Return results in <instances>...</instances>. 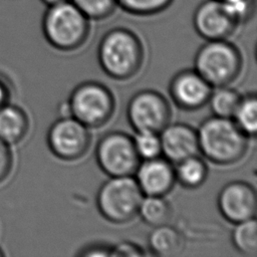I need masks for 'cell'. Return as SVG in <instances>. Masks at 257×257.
<instances>
[{
  "label": "cell",
  "instance_id": "cell-3",
  "mask_svg": "<svg viewBox=\"0 0 257 257\" xmlns=\"http://www.w3.org/2000/svg\"><path fill=\"white\" fill-rule=\"evenodd\" d=\"M46 41L60 51L80 48L89 35V19L70 1L47 6L41 22Z\"/></svg>",
  "mask_w": 257,
  "mask_h": 257
},
{
  "label": "cell",
  "instance_id": "cell-13",
  "mask_svg": "<svg viewBox=\"0 0 257 257\" xmlns=\"http://www.w3.org/2000/svg\"><path fill=\"white\" fill-rule=\"evenodd\" d=\"M136 181L145 196H165L176 184L175 168L166 158L143 160L136 172Z\"/></svg>",
  "mask_w": 257,
  "mask_h": 257
},
{
  "label": "cell",
  "instance_id": "cell-21",
  "mask_svg": "<svg viewBox=\"0 0 257 257\" xmlns=\"http://www.w3.org/2000/svg\"><path fill=\"white\" fill-rule=\"evenodd\" d=\"M240 130L250 139L257 132V100L255 93L242 95L239 105L232 117Z\"/></svg>",
  "mask_w": 257,
  "mask_h": 257
},
{
  "label": "cell",
  "instance_id": "cell-22",
  "mask_svg": "<svg viewBox=\"0 0 257 257\" xmlns=\"http://www.w3.org/2000/svg\"><path fill=\"white\" fill-rule=\"evenodd\" d=\"M173 0H116L117 6L133 15L150 16L166 10Z\"/></svg>",
  "mask_w": 257,
  "mask_h": 257
},
{
  "label": "cell",
  "instance_id": "cell-20",
  "mask_svg": "<svg viewBox=\"0 0 257 257\" xmlns=\"http://www.w3.org/2000/svg\"><path fill=\"white\" fill-rule=\"evenodd\" d=\"M231 241L234 248L244 255L257 253V223L255 218L234 224Z\"/></svg>",
  "mask_w": 257,
  "mask_h": 257
},
{
  "label": "cell",
  "instance_id": "cell-9",
  "mask_svg": "<svg viewBox=\"0 0 257 257\" xmlns=\"http://www.w3.org/2000/svg\"><path fill=\"white\" fill-rule=\"evenodd\" d=\"M47 146L59 160L73 162L82 158L90 145L88 127L71 115L60 116L49 126Z\"/></svg>",
  "mask_w": 257,
  "mask_h": 257
},
{
  "label": "cell",
  "instance_id": "cell-11",
  "mask_svg": "<svg viewBox=\"0 0 257 257\" xmlns=\"http://www.w3.org/2000/svg\"><path fill=\"white\" fill-rule=\"evenodd\" d=\"M196 32L206 40L229 38L238 24L226 11L221 0H204L193 14Z\"/></svg>",
  "mask_w": 257,
  "mask_h": 257
},
{
  "label": "cell",
  "instance_id": "cell-16",
  "mask_svg": "<svg viewBox=\"0 0 257 257\" xmlns=\"http://www.w3.org/2000/svg\"><path fill=\"white\" fill-rule=\"evenodd\" d=\"M148 245L154 255L174 257L185 248V240L179 230L169 224L154 227L148 238Z\"/></svg>",
  "mask_w": 257,
  "mask_h": 257
},
{
  "label": "cell",
  "instance_id": "cell-17",
  "mask_svg": "<svg viewBox=\"0 0 257 257\" xmlns=\"http://www.w3.org/2000/svg\"><path fill=\"white\" fill-rule=\"evenodd\" d=\"M176 165V182L186 189H197L207 180V165L203 159L198 157V155L187 158Z\"/></svg>",
  "mask_w": 257,
  "mask_h": 257
},
{
  "label": "cell",
  "instance_id": "cell-26",
  "mask_svg": "<svg viewBox=\"0 0 257 257\" xmlns=\"http://www.w3.org/2000/svg\"><path fill=\"white\" fill-rule=\"evenodd\" d=\"M13 166V155L10 146L0 140V183L7 179Z\"/></svg>",
  "mask_w": 257,
  "mask_h": 257
},
{
  "label": "cell",
  "instance_id": "cell-24",
  "mask_svg": "<svg viewBox=\"0 0 257 257\" xmlns=\"http://www.w3.org/2000/svg\"><path fill=\"white\" fill-rule=\"evenodd\" d=\"M89 20H102L110 16L117 6L116 0H70Z\"/></svg>",
  "mask_w": 257,
  "mask_h": 257
},
{
  "label": "cell",
  "instance_id": "cell-31",
  "mask_svg": "<svg viewBox=\"0 0 257 257\" xmlns=\"http://www.w3.org/2000/svg\"><path fill=\"white\" fill-rule=\"evenodd\" d=\"M2 256H4V252L0 249V257H2Z\"/></svg>",
  "mask_w": 257,
  "mask_h": 257
},
{
  "label": "cell",
  "instance_id": "cell-8",
  "mask_svg": "<svg viewBox=\"0 0 257 257\" xmlns=\"http://www.w3.org/2000/svg\"><path fill=\"white\" fill-rule=\"evenodd\" d=\"M126 116L136 132H160L170 122L171 107L167 98L157 90L143 89L127 102Z\"/></svg>",
  "mask_w": 257,
  "mask_h": 257
},
{
  "label": "cell",
  "instance_id": "cell-27",
  "mask_svg": "<svg viewBox=\"0 0 257 257\" xmlns=\"http://www.w3.org/2000/svg\"><path fill=\"white\" fill-rule=\"evenodd\" d=\"M112 256H142L145 254L144 250L133 242H120L115 246H111Z\"/></svg>",
  "mask_w": 257,
  "mask_h": 257
},
{
  "label": "cell",
  "instance_id": "cell-6",
  "mask_svg": "<svg viewBox=\"0 0 257 257\" xmlns=\"http://www.w3.org/2000/svg\"><path fill=\"white\" fill-rule=\"evenodd\" d=\"M69 114L88 128H97L112 117L115 100L110 89L97 81L78 84L67 100Z\"/></svg>",
  "mask_w": 257,
  "mask_h": 257
},
{
  "label": "cell",
  "instance_id": "cell-7",
  "mask_svg": "<svg viewBox=\"0 0 257 257\" xmlns=\"http://www.w3.org/2000/svg\"><path fill=\"white\" fill-rule=\"evenodd\" d=\"M95 159L108 177L133 176L141 163L133 138L118 131L108 132L97 142Z\"/></svg>",
  "mask_w": 257,
  "mask_h": 257
},
{
  "label": "cell",
  "instance_id": "cell-29",
  "mask_svg": "<svg viewBox=\"0 0 257 257\" xmlns=\"http://www.w3.org/2000/svg\"><path fill=\"white\" fill-rule=\"evenodd\" d=\"M10 99V88L7 82L0 78V107L9 102Z\"/></svg>",
  "mask_w": 257,
  "mask_h": 257
},
{
  "label": "cell",
  "instance_id": "cell-15",
  "mask_svg": "<svg viewBox=\"0 0 257 257\" xmlns=\"http://www.w3.org/2000/svg\"><path fill=\"white\" fill-rule=\"evenodd\" d=\"M29 130V118L18 105L6 103L0 107V140L12 146L20 143Z\"/></svg>",
  "mask_w": 257,
  "mask_h": 257
},
{
  "label": "cell",
  "instance_id": "cell-30",
  "mask_svg": "<svg viewBox=\"0 0 257 257\" xmlns=\"http://www.w3.org/2000/svg\"><path fill=\"white\" fill-rule=\"evenodd\" d=\"M46 6H49V5H53V4H57V3H60V2H63V1H66V0H41Z\"/></svg>",
  "mask_w": 257,
  "mask_h": 257
},
{
  "label": "cell",
  "instance_id": "cell-18",
  "mask_svg": "<svg viewBox=\"0 0 257 257\" xmlns=\"http://www.w3.org/2000/svg\"><path fill=\"white\" fill-rule=\"evenodd\" d=\"M138 215L153 227L169 224L172 218V207L164 196H146L143 198Z\"/></svg>",
  "mask_w": 257,
  "mask_h": 257
},
{
  "label": "cell",
  "instance_id": "cell-19",
  "mask_svg": "<svg viewBox=\"0 0 257 257\" xmlns=\"http://www.w3.org/2000/svg\"><path fill=\"white\" fill-rule=\"evenodd\" d=\"M242 95L232 87L219 86L212 90L208 103L213 115L232 118L241 100Z\"/></svg>",
  "mask_w": 257,
  "mask_h": 257
},
{
  "label": "cell",
  "instance_id": "cell-4",
  "mask_svg": "<svg viewBox=\"0 0 257 257\" xmlns=\"http://www.w3.org/2000/svg\"><path fill=\"white\" fill-rule=\"evenodd\" d=\"M195 70L212 86H225L241 73L243 58L240 50L227 39L207 40L197 51Z\"/></svg>",
  "mask_w": 257,
  "mask_h": 257
},
{
  "label": "cell",
  "instance_id": "cell-2",
  "mask_svg": "<svg viewBox=\"0 0 257 257\" xmlns=\"http://www.w3.org/2000/svg\"><path fill=\"white\" fill-rule=\"evenodd\" d=\"M197 134L199 152L216 165L236 164L247 153L249 138L232 118L210 116L200 124Z\"/></svg>",
  "mask_w": 257,
  "mask_h": 257
},
{
  "label": "cell",
  "instance_id": "cell-1",
  "mask_svg": "<svg viewBox=\"0 0 257 257\" xmlns=\"http://www.w3.org/2000/svg\"><path fill=\"white\" fill-rule=\"evenodd\" d=\"M97 60L107 76L115 80H127L137 75L143 66L144 45L131 29L114 27L101 37Z\"/></svg>",
  "mask_w": 257,
  "mask_h": 257
},
{
  "label": "cell",
  "instance_id": "cell-23",
  "mask_svg": "<svg viewBox=\"0 0 257 257\" xmlns=\"http://www.w3.org/2000/svg\"><path fill=\"white\" fill-rule=\"evenodd\" d=\"M133 138L135 149L142 160H150L161 157L162 147L160 135L153 132H136Z\"/></svg>",
  "mask_w": 257,
  "mask_h": 257
},
{
  "label": "cell",
  "instance_id": "cell-10",
  "mask_svg": "<svg viewBox=\"0 0 257 257\" xmlns=\"http://www.w3.org/2000/svg\"><path fill=\"white\" fill-rule=\"evenodd\" d=\"M217 207L222 217L231 224L255 218L257 197L253 186L243 181L227 183L217 197Z\"/></svg>",
  "mask_w": 257,
  "mask_h": 257
},
{
  "label": "cell",
  "instance_id": "cell-14",
  "mask_svg": "<svg viewBox=\"0 0 257 257\" xmlns=\"http://www.w3.org/2000/svg\"><path fill=\"white\" fill-rule=\"evenodd\" d=\"M159 135L162 155L171 163L177 164L199 153L197 131L189 124H167Z\"/></svg>",
  "mask_w": 257,
  "mask_h": 257
},
{
  "label": "cell",
  "instance_id": "cell-25",
  "mask_svg": "<svg viewBox=\"0 0 257 257\" xmlns=\"http://www.w3.org/2000/svg\"><path fill=\"white\" fill-rule=\"evenodd\" d=\"M221 2L238 25L246 23L253 16L255 0H221Z\"/></svg>",
  "mask_w": 257,
  "mask_h": 257
},
{
  "label": "cell",
  "instance_id": "cell-28",
  "mask_svg": "<svg viewBox=\"0 0 257 257\" xmlns=\"http://www.w3.org/2000/svg\"><path fill=\"white\" fill-rule=\"evenodd\" d=\"M78 256H112L111 246L102 243H93L86 245L77 252Z\"/></svg>",
  "mask_w": 257,
  "mask_h": 257
},
{
  "label": "cell",
  "instance_id": "cell-12",
  "mask_svg": "<svg viewBox=\"0 0 257 257\" xmlns=\"http://www.w3.org/2000/svg\"><path fill=\"white\" fill-rule=\"evenodd\" d=\"M169 92L177 106L196 110L208 103L212 86L195 69H184L171 79Z\"/></svg>",
  "mask_w": 257,
  "mask_h": 257
},
{
  "label": "cell",
  "instance_id": "cell-5",
  "mask_svg": "<svg viewBox=\"0 0 257 257\" xmlns=\"http://www.w3.org/2000/svg\"><path fill=\"white\" fill-rule=\"evenodd\" d=\"M144 194L132 176L109 177L99 187L95 204L110 223L125 224L137 217Z\"/></svg>",
  "mask_w": 257,
  "mask_h": 257
}]
</instances>
